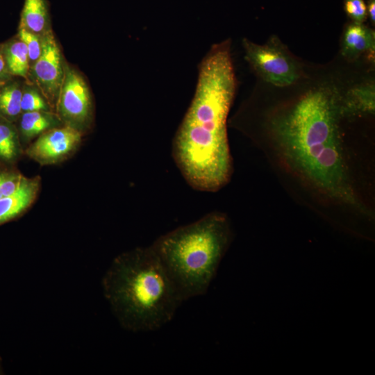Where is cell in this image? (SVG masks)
Instances as JSON below:
<instances>
[{
  "label": "cell",
  "instance_id": "9a60e30c",
  "mask_svg": "<svg viewBox=\"0 0 375 375\" xmlns=\"http://www.w3.org/2000/svg\"><path fill=\"white\" fill-rule=\"evenodd\" d=\"M22 88L18 82L8 81L0 87V118L14 123L22 114Z\"/></svg>",
  "mask_w": 375,
  "mask_h": 375
},
{
  "label": "cell",
  "instance_id": "5bb4252c",
  "mask_svg": "<svg viewBox=\"0 0 375 375\" xmlns=\"http://www.w3.org/2000/svg\"><path fill=\"white\" fill-rule=\"evenodd\" d=\"M47 23L46 0H24L19 26L40 35L47 29Z\"/></svg>",
  "mask_w": 375,
  "mask_h": 375
},
{
  "label": "cell",
  "instance_id": "d6986e66",
  "mask_svg": "<svg viewBox=\"0 0 375 375\" xmlns=\"http://www.w3.org/2000/svg\"><path fill=\"white\" fill-rule=\"evenodd\" d=\"M17 36L26 47L29 60L35 62L42 51L41 35L19 26Z\"/></svg>",
  "mask_w": 375,
  "mask_h": 375
},
{
  "label": "cell",
  "instance_id": "3957f363",
  "mask_svg": "<svg viewBox=\"0 0 375 375\" xmlns=\"http://www.w3.org/2000/svg\"><path fill=\"white\" fill-rule=\"evenodd\" d=\"M102 288L120 325L133 332L160 328L183 302L150 246L117 256L103 277Z\"/></svg>",
  "mask_w": 375,
  "mask_h": 375
},
{
  "label": "cell",
  "instance_id": "52a82bcc",
  "mask_svg": "<svg viewBox=\"0 0 375 375\" xmlns=\"http://www.w3.org/2000/svg\"><path fill=\"white\" fill-rule=\"evenodd\" d=\"M41 40L42 51L33 63V74L42 95L56 113L65 67L60 48L50 29H46L41 34Z\"/></svg>",
  "mask_w": 375,
  "mask_h": 375
},
{
  "label": "cell",
  "instance_id": "6da1fadb",
  "mask_svg": "<svg viewBox=\"0 0 375 375\" xmlns=\"http://www.w3.org/2000/svg\"><path fill=\"white\" fill-rule=\"evenodd\" d=\"M342 93L313 88L278 110L268 124L283 162L311 188L360 212L367 209L355 191L341 135Z\"/></svg>",
  "mask_w": 375,
  "mask_h": 375
},
{
  "label": "cell",
  "instance_id": "7c38bea8",
  "mask_svg": "<svg viewBox=\"0 0 375 375\" xmlns=\"http://www.w3.org/2000/svg\"><path fill=\"white\" fill-rule=\"evenodd\" d=\"M19 119V127L17 128L20 141L23 142H27L44 132L62 124L57 115L51 111L22 112Z\"/></svg>",
  "mask_w": 375,
  "mask_h": 375
},
{
  "label": "cell",
  "instance_id": "30bf717a",
  "mask_svg": "<svg viewBox=\"0 0 375 375\" xmlns=\"http://www.w3.org/2000/svg\"><path fill=\"white\" fill-rule=\"evenodd\" d=\"M375 87L372 81L355 85L342 94L341 112L342 118H353L374 115Z\"/></svg>",
  "mask_w": 375,
  "mask_h": 375
},
{
  "label": "cell",
  "instance_id": "e0dca14e",
  "mask_svg": "<svg viewBox=\"0 0 375 375\" xmlns=\"http://www.w3.org/2000/svg\"><path fill=\"white\" fill-rule=\"evenodd\" d=\"M21 110L22 113L33 111L53 112L42 94L29 87L22 89Z\"/></svg>",
  "mask_w": 375,
  "mask_h": 375
},
{
  "label": "cell",
  "instance_id": "277c9868",
  "mask_svg": "<svg viewBox=\"0 0 375 375\" xmlns=\"http://www.w3.org/2000/svg\"><path fill=\"white\" fill-rule=\"evenodd\" d=\"M232 240L228 216L213 211L160 235L150 247L184 301L206 294Z\"/></svg>",
  "mask_w": 375,
  "mask_h": 375
},
{
  "label": "cell",
  "instance_id": "ffe728a7",
  "mask_svg": "<svg viewBox=\"0 0 375 375\" xmlns=\"http://www.w3.org/2000/svg\"><path fill=\"white\" fill-rule=\"evenodd\" d=\"M344 8L353 22L363 23L367 17L364 0H344Z\"/></svg>",
  "mask_w": 375,
  "mask_h": 375
},
{
  "label": "cell",
  "instance_id": "9c48e42d",
  "mask_svg": "<svg viewBox=\"0 0 375 375\" xmlns=\"http://www.w3.org/2000/svg\"><path fill=\"white\" fill-rule=\"evenodd\" d=\"M40 181L39 176H23L15 192L0 199V225L17 217L32 205L39 192Z\"/></svg>",
  "mask_w": 375,
  "mask_h": 375
},
{
  "label": "cell",
  "instance_id": "ba28073f",
  "mask_svg": "<svg viewBox=\"0 0 375 375\" xmlns=\"http://www.w3.org/2000/svg\"><path fill=\"white\" fill-rule=\"evenodd\" d=\"M82 133L63 125L48 130L26 149V154L41 165L56 164L67 158L79 145Z\"/></svg>",
  "mask_w": 375,
  "mask_h": 375
},
{
  "label": "cell",
  "instance_id": "2e32d148",
  "mask_svg": "<svg viewBox=\"0 0 375 375\" xmlns=\"http://www.w3.org/2000/svg\"><path fill=\"white\" fill-rule=\"evenodd\" d=\"M22 153L17 128L14 124L0 118V161L12 163Z\"/></svg>",
  "mask_w": 375,
  "mask_h": 375
},
{
  "label": "cell",
  "instance_id": "cb8c5ba5",
  "mask_svg": "<svg viewBox=\"0 0 375 375\" xmlns=\"http://www.w3.org/2000/svg\"><path fill=\"white\" fill-rule=\"evenodd\" d=\"M3 84H4V83H0V87H1L2 85H3Z\"/></svg>",
  "mask_w": 375,
  "mask_h": 375
},
{
  "label": "cell",
  "instance_id": "ac0fdd59",
  "mask_svg": "<svg viewBox=\"0 0 375 375\" xmlns=\"http://www.w3.org/2000/svg\"><path fill=\"white\" fill-rule=\"evenodd\" d=\"M23 176L17 170L0 165V199L15 192Z\"/></svg>",
  "mask_w": 375,
  "mask_h": 375
},
{
  "label": "cell",
  "instance_id": "8992f818",
  "mask_svg": "<svg viewBox=\"0 0 375 375\" xmlns=\"http://www.w3.org/2000/svg\"><path fill=\"white\" fill-rule=\"evenodd\" d=\"M56 114L63 125L81 133L92 121V103L89 88L82 76L69 66L64 67Z\"/></svg>",
  "mask_w": 375,
  "mask_h": 375
},
{
  "label": "cell",
  "instance_id": "7402d4cb",
  "mask_svg": "<svg viewBox=\"0 0 375 375\" xmlns=\"http://www.w3.org/2000/svg\"><path fill=\"white\" fill-rule=\"evenodd\" d=\"M367 13L370 21L373 24L375 22V0H369L367 6Z\"/></svg>",
  "mask_w": 375,
  "mask_h": 375
},
{
  "label": "cell",
  "instance_id": "603a6c76",
  "mask_svg": "<svg viewBox=\"0 0 375 375\" xmlns=\"http://www.w3.org/2000/svg\"><path fill=\"white\" fill-rule=\"evenodd\" d=\"M1 372V365H0V373Z\"/></svg>",
  "mask_w": 375,
  "mask_h": 375
},
{
  "label": "cell",
  "instance_id": "8fae6325",
  "mask_svg": "<svg viewBox=\"0 0 375 375\" xmlns=\"http://www.w3.org/2000/svg\"><path fill=\"white\" fill-rule=\"evenodd\" d=\"M374 49L375 34L372 28L362 23L356 22L346 27L342 42V52L344 57L353 60L366 53L374 56Z\"/></svg>",
  "mask_w": 375,
  "mask_h": 375
},
{
  "label": "cell",
  "instance_id": "7a4b0ae2",
  "mask_svg": "<svg viewBox=\"0 0 375 375\" xmlns=\"http://www.w3.org/2000/svg\"><path fill=\"white\" fill-rule=\"evenodd\" d=\"M235 90L231 42L215 44L199 65L193 98L172 140L176 165L196 190L217 192L231 178L227 118Z\"/></svg>",
  "mask_w": 375,
  "mask_h": 375
},
{
  "label": "cell",
  "instance_id": "4fadbf2b",
  "mask_svg": "<svg viewBox=\"0 0 375 375\" xmlns=\"http://www.w3.org/2000/svg\"><path fill=\"white\" fill-rule=\"evenodd\" d=\"M1 47L10 74L12 76L26 78L30 60L24 43L18 38L12 40Z\"/></svg>",
  "mask_w": 375,
  "mask_h": 375
},
{
  "label": "cell",
  "instance_id": "5b68a950",
  "mask_svg": "<svg viewBox=\"0 0 375 375\" xmlns=\"http://www.w3.org/2000/svg\"><path fill=\"white\" fill-rule=\"evenodd\" d=\"M242 44L246 60L263 81L285 87L301 77L299 63L276 37H272L264 44L244 38Z\"/></svg>",
  "mask_w": 375,
  "mask_h": 375
},
{
  "label": "cell",
  "instance_id": "44dd1931",
  "mask_svg": "<svg viewBox=\"0 0 375 375\" xmlns=\"http://www.w3.org/2000/svg\"><path fill=\"white\" fill-rule=\"evenodd\" d=\"M12 75L10 74L0 46V83H5L11 80Z\"/></svg>",
  "mask_w": 375,
  "mask_h": 375
}]
</instances>
